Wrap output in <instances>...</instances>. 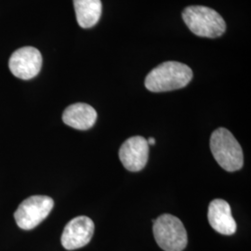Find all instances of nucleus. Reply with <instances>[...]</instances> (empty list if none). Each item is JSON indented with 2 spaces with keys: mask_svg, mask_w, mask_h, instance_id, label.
Returning <instances> with one entry per match:
<instances>
[{
  "mask_svg": "<svg viewBox=\"0 0 251 251\" xmlns=\"http://www.w3.org/2000/svg\"><path fill=\"white\" fill-rule=\"evenodd\" d=\"M193 78L188 65L179 62H166L153 68L145 78L146 89L152 92H166L186 87Z\"/></svg>",
  "mask_w": 251,
  "mask_h": 251,
  "instance_id": "obj_1",
  "label": "nucleus"
},
{
  "mask_svg": "<svg viewBox=\"0 0 251 251\" xmlns=\"http://www.w3.org/2000/svg\"><path fill=\"white\" fill-rule=\"evenodd\" d=\"M182 19L196 36L207 38L222 36L226 30L224 18L213 9L205 6H190L182 11Z\"/></svg>",
  "mask_w": 251,
  "mask_h": 251,
  "instance_id": "obj_2",
  "label": "nucleus"
},
{
  "mask_svg": "<svg viewBox=\"0 0 251 251\" xmlns=\"http://www.w3.org/2000/svg\"><path fill=\"white\" fill-rule=\"evenodd\" d=\"M210 150L218 164L226 171L242 169L244 155L241 146L228 129L220 127L210 137Z\"/></svg>",
  "mask_w": 251,
  "mask_h": 251,
  "instance_id": "obj_3",
  "label": "nucleus"
},
{
  "mask_svg": "<svg viewBox=\"0 0 251 251\" xmlns=\"http://www.w3.org/2000/svg\"><path fill=\"white\" fill-rule=\"evenodd\" d=\"M152 231L157 245L165 251H182L188 237L180 220L171 214H163L152 221Z\"/></svg>",
  "mask_w": 251,
  "mask_h": 251,
  "instance_id": "obj_4",
  "label": "nucleus"
},
{
  "mask_svg": "<svg viewBox=\"0 0 251 251\" xmlns=\"http://www.w3.org/2000/svg\"><path fill=\"white\" fill-rule=\"evenodd\" d=\"M53 199L47 196H33L24 200L14 213V219L23 230H32L50 213Z\"/></svg>",
  "mask_w": 251,
  "mask_h": 251,
  "instance_id": "obj_5",
  "label": "nucleus"
},
{
  "mask_svg": "<svg viewBox=\"0 0 251 251\" xmlns=\"http://www.w3.org/2000/svg\"><path fill=\"white\" fill-rule=\"evenodd\" d=\"M9 70L16 77L29 80L38 75L42 66V55L33 47L21 48L11 55Z\"/></svg>",
  "mask_w": 251,
  "mask_h": 251,
  "instance_id": "obj_6",
  "label": "nucleus"
},
{
  "mask_svg": "<svg viewBox=\"0 0 251 251\" xmlns=\"http://www.w3.org/2000/svg\"><path fill=\"white\" fill-rule=\"evenodd\" d=\"M94 233V223L87 216L74 218L64 227L61 242L67 251L78 250L90 242Z\"/></svg>",
  "mask_w": 251,
  "mask_h": 251,
  "instance_id": "obj_7",
  "label": "nucleus"
},
{
  "mask_svg": "<svg viewBox=\"0 0 251 251\" xmlns=\"http://www.w3.org/2000/svg\"><path fill=\"white\" fill-rule=\"evenodd\" d=\"M149 158V144L142 136L127 139L119 150V159L127 171L138 172L146 166Z\"/></svg>",
  "mask_w": 251,
  "mask_h": 251,
  "instance_id": "obj_8",
  "label": "nucleus"
},
{
  "mask_svg": "<svg viewBox=\"0 0 251 251\" xmlns=\"http://www.w3.org/2000/svg\"><path fill=\"white\" fill-rule=\"evenodd\" d=\"M207 219L216 232L232 235L236 232V223L232 215L231 206L223 199H214L208 206Z\"/></svg>",
  "mask_w": 251,
  "mask_h": 251,
  "instance_id": "obj_9",
  "label": "nucleus"
},
{
  "mask_svg": "<svg viewBox=\"0 0 251 251\" xmlns=\"http://www.w3.org/2000/svg\"><path fill=\"white\" fill-rule=\"evenodd\" d=\"M97 120V112L87 103H74L64 110V124L75 129L87 130L92 127Z\"/></svg>",
  "mask_w": 251,
  "mask_h": 251,
  "instance_id": "obj_10",
  "label": "nucleus"
},
{
  "mask_svg": "<svg viewBox=\"0 0 251 251\" xmlns=\"http://www.w3.org/2000/svg\"><path fill=\"white\" fill-rule=\"evenodd\" d=\"M75 17L79 26L85 29L94 26L101 15L100 0H74Z\"/></svg>",
  "mask_w": 251,
  "mask_h": 251,
  "instance_id": "obj_11",
  "label": "nucleus"
},
{
  "mask_svg": "<svg viewBox=\"0 0 251 251\" xmlns=\"http://www.w3.org/2000/svg\"><path fill=\"white\" fill-rule=\"evenodd\" d=\"M147 143H148L149 145H154L155 144V140H154V138H149L147 140Z\"/></svg>",
  "mask_w": 251,
  "mask_h": 251,
  "instance_id": "obj_12",
  "label": "nucleus"
}]
</instances>
